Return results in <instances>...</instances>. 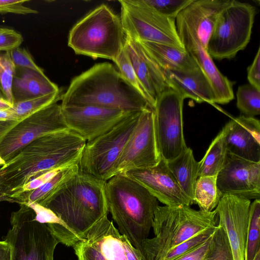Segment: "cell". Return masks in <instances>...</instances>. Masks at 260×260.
Listing matches in <instances>:
<instances>
[{
  "instance_id": "obj_33",
  "label": "cell",
  "mask_w": 260,
  "mask_h": 260,
  "mask_svg": "<svg viewBox=\"0 0 260 260\" xmlns=\"http://www.w3.org/2000/svg\"><path fill=\"white\" fill-rule=\"evenodd\" d=\"M204 260H234L226 233L217 224Z\"/></svg>"
},
{
  "instance_id": "obj_17",
  "label": "cell",
  "mask_w": 260,
  "mask_h": 260,
  "mask_svg": "<svg viewBox=\"0 0 260 260\" xmlns=\"http://www.w3.org/2000/svg\"><path fill=\"white\" fill-rule=\"evenodd\" d=\"M180 39L185 50L196 61L209 81L215 95V104H226L234 98L233 83L219 71L212 58L201 44L196 31L175 19Z\"/></svg>"
},
{
  "instance_id": "obj_38",
  "label": "cell",
  "mask_w": 260,
  "mask_h": 260,
  "mask_svg": "<svg viewBox=\"0 0 260 260\" xmlns=\"http://www.w3.org/2000/svg\"><path fill=\"white\" fill-rule=\"evenodd\" d=\"M9 52L16 68L28 69L45 74L43 69L36 64L29 52L25 48L19 47Z\"/></svg>"
},
{
  "instance_id": "obj_31",
  "label": "cell",
  "mask_w": 260,
  "mask_h": 260,
  "mask_svg": "<svg viewBox=\"0 0 260 260\" xmlns=\"http://www.w3.org/2000/svg\"><path fill=\"white\" fill-rule=\"evenodd\" d=\"M62 93L46 94L14 103L11 108L15 117L20 121L42 108L61 100Z\"/></svg>"
},
{
  "instance_id": "obj_25",
  "label": "cell",
  "mask_w": 260,
  "mask_h": 260,
  "mask_svg": "<svg viewBox=\"0 0 260 260\" xmlns=\"http://www.w3.org/2000/svg\"><path fill=\"white\" fill-rule=\"evenodd\" d=\"M139 42L163 70L188 72L199 68L196 61L185 50L151 42Z\"/></svg>"
},
{
  "instance_id": "obj_32",
  "label": "cell",
  "mask_w": 260,
  "mask_h": 260,
  "mask_svg": "<svg viewBox=\"0 0 260 260\" xmlns=\"http://www.w3.org/2000/svg\"><path fill=\"white\" fill-rule=\"evenodd\" d=\"M237 107L244 116L253 117L260 114V90L250 84L239 86Z\"/></svg>"
},
{
  "instance_id": "obj_46",
  "label": "cell",
  "mask_w": 260,
  "mask_h": 260,
  "mask_svg": "<svg viewBox=\"0 0 260 260\" xmlns=\"http://www.w3.org/2000/svg\"><path fill=\"white\" fill-rule=\"evenodd\" d=\"M13 104L6 98L0 97V110H7L13 107Z\"/></svg>"
},
{
  "instance_id": "obj_19",
  "label": "cell",
  "mask_w": 260,
  "mask_h": 260,
  "mask_svg": "<svg viewBox=\"0 0 260 260\" xmlns=\"http://www.w3.org/2000/svg\"><path fill=\"white\" fill-rule=\"evenodd\" d=\"M250 200L223 196L215 208L218 224L227 234L234 260H245Z\"/></svg>"
},
{
  "instance_id": "obj_7",
  "label": "cell",
  "mask_w": 260,
  "mask_h": 260,
  "mask_svg": "<svg viewBox=\"0 0 260 260\" xmlns=\"http://www.w3.org/2000/svg\"><path fill=\"white\" fill-rule=\"evenodd\" d=\"M11 213V228L4 240L10 245L11 260H54L59 242L47 225L35 219L34 210L26 204Z\"/></svg>"
},
{
  "instance_id": "obj_3",
  "label": "cell",
  "mask_w": 260,
  "mask_h": 260,
  "mask_svg": "<svg viewBox=\"0 0 260 260\" xmlns=\"http://www.w3.org/2000/svg\"><path fill=\"white\" fill-rule=\"evenodd\" d=\"M61 106H94L127 112L153 109L110 63L94 65L75 77L61 96Z\"/></svg>"
},
{
  "instance_id": "obj_20",
  "label": "cell",
  "mask_w": 260,
  "mask_h": 260,
  "mask_svg": "<svg viewBox=\"0 0 260 260\" xmlns=\"http://www.w3.org/2000/svg\"><path fill=\"white\" fill-rule=\"evenodd\" d=\"M123 49L154 109L157 98L164 91L170 89L164 70L153 59L139 42L126 35Z\"/></svg>"
},
{
  "instance_id": "obj_11",
  "label": "cell",
  "mask_w": 260,
  "mask_h": 260,
  "mask_svg": "<svg viewBox=\"0 0 260 260\" xmlns=\"http://www.w3.org/2000/svg\"><path fill=\"white\" fill-rule=\"evenodd\" d=\"M184 100L170 88L155 101L153 112L156 140L161 158L166 161L177 157L188 148L183 134Z\"/></svg>"
},
{
  "instance_id": "obj_28",
  "label": "cell",
  "mask_w": 260,
  "mask_h": 260,
  "mask_svg": "<svg viewBox=\"0 0 260 260\" xmlns=\"http://www.w3.org/2000/svg\"><path fill=\"white\" fill-rule=\"evenodd\" d=\"M226 131V124L212 141L203 158L199 161L198 177L217 175L221 170L228 153L225 140Z\"/></svg>"
},
{
  "instance_id": "obj_9",
  "label": "cell",
  "mask_w": 260,
  "mask_h": 260,
  "mask_svg": "<svg viewBox=\"0 0 260 260\" xmlns=\"http://www.w3.org/2000/svg\"><path fill=\"white\" fill-rule=\"evenodd\" d=\"M141 112L131 113L106 133L86 142L79 160V170L105 181L112 177L115 166Z\"/></svg>"
},
{
  "instance_id": "obj_36",
  "label": "cell",
  "mask_w": 260,
  "mask_h": 260,
  "mask_svg": "<svg viewBox=\"0 0 260 260\" xmlns=\"http://www.w3.org/2000/svg\"><path fill=\"white\" fill-rule=\"evenodd\" d=\"M114 62L118 67L119 72L122 76L134 88L143 95L150 104L149 99L137 78L132 64L126 52L124 50V49Z\"/></svg>"
},
{
  "instance_id": "obj_27",
  "label": "cell",
  "mask_w": 260,
  "mask_h": 260,
  "mask_svg": "<svg viewBox=\"0 0 260 260\" xmlns=\"http://www.w3.org/2000/svg\"><path fill=\"white\" fill-rule=\"evenodd\" d=\"M79 170L78 164H75L60 171L50 180L29 192L14 193L0 198V202L7 201L19 204L34 202L42 204L64 182Z\"/></svg>"
},
{
  "instance_id": "obj_16",
  "label": "cell",
  "mask_w": 260,
  "mask_h": 260,
  "mask_svg": "<svg viewBox=\"0 0 260 260\" xmlns=\"http://www.w3.org/2000/svg\"><path fill=\"white\" fill-rule=\"evenodd\" d=\"M61 106L69 129L87 142L106 133L132 113L94 106Z\"/></svg>"
},
{
  "instance_id": "obj_23",
  "label": "cell",
  "mask_w": 260,
  "mask_h": 260,
  "mask_svg": "<svg viewBox=\"0 0 260 260\" xmlns=\"http://www.w3.org/2000/svg\"><path fill=\"white\" fill-rule=\"evenodd\" d=\"M164 73L170 88L177 92L184 99L190 98L198 103L215 104L212 87L200 68L188 72L164 70Z\"/></svg>"
},
{
  "instance_id": "obj_51",
  "label": "cell",
  "mask_w": 260,
  "mask_h": 260,
  "mask_svg": "<svg viewBox=\"0 0 260 260\" xmlns=\"http://www.w3.org/2000/svg\"></svg>"
},
{
  "instance_id": "obj_41",
  "label": "cell",
  "mask_w": 260,
  "mask_h": 260,
  "mask_svg": "<svg viewBox=\"0 0 260 260\" xmlns=\"http://www.w3.org/2000/svg\"><path fill=\"white\" fill-rule=\"evenodd\" d=\"M64 168L55 169L51 170L46 173H45L41 175L40 176H38V177H36L29 181L26 184L23 185L21 187L17 190L16 191H15L14 193H26L30 192L38 188L42 185L44 184L49 180H50L51 178L55 176L60 171Z\"/></svg>"
},
{
  "instance_id": "obj_24",
  "label": "cell",
  "mask_w": 260,
  "mask_h": 260,
  "mask_svg": "<svg viewBox=\"0 0 260 260\" xmlns=\"http://www.w3.org/2000/svg\"><path fill=\"white\" fill-rule=\"evenodd\" d=\"M59 91L57 85L45 74L16 67L12 85L13 104Z\"/></svg>"
},
{
  "instance_id": "obj_37",
  "label": "cell",
  "mask_w": 260,
  "mask_h": 260,
  "mask_svg": "<svg viewBox=\"0 0 260 260\" xmlns=\"http://www.w3.org/2000/svg\"><path fill=\"white\" fill-rule=\"evenodd\" d=\"M160 14L175 19L178 15L193 0H144Z\"/></svg>"
},
{
  "instance_id": "obj_42",
  "label": "cell",
  "mask_w": 260,
  "mask_h": 260,
  "mask_svg": "<svg viewBox=\"0 0 260 260\" xmlns=\"http://www.w3.org/2000/svg\"><path fill=\"white\" fill-rule=\"evenodd\" d=\"M19 122L11 109L0 110V144L8 133Z\"/></svg>"
},
{
  "instance_id": "obj_45",
  "label": "cell",
  "mask_w": 260,
  "mask_h": 260,
  "mask_svg": "<svg viewBox=\"0 0 260 260\" xmlns=\"http://www.w3.org/2000/svg\"><path fill=\"white\" fill-rule=\"evenodd\" d=\"M0 260H11V248L5 240L0 241Z\"/></svg>"
},
{
  "instance_id": "obj_2",
  "label": "cell",
  "mask_w": 260,
  "mask_h": 260,
  "mask_svg": "<svg viewBox=\"0 0 260 260\" xmlns=\"http://www.w3.org/2000/svg\"><path fill=\"white\" fill-rule=\"evenodd\" d=\"M106 183L79 169L40 204L64 223L70 246L82 240L98 221L108 215Z\"/></svg>"
},
{
  "instance_id": "obj_50",
  "label": "cell",
  "mask_w": 260,
  "mask_h": 260,
  "mask_svg": "<svg viewBox=\"0 0 260 260\" xmlns=\"http://www.w3.org/2000/svg\"><path fill=\"white\" fill-rule=\"evenodd\" d=\"M0 97L5 98V96H4L3 93V92L2 91L1 85H0Z\"/></svg>"
},
{
  "instance_id": "obj_40",
  "label": "cell",
  "mask_w": 260,
  "mask_h": 260,
  "mask_svg": "<svg viewBox=\"0 0 260 260\" xmlns=\"http://www.w3.org/2000/svg\"><path fill=\"white\" fill-rule=\"evenodd\" d=\"M29 1V0H0V13H13L21 15L38 13V12L37 10L23 5L25 3Z\"/></svg>"
},
{
  "instance_id": "obj_10",
  "label": "cell",
  "mask_w": 260,
  "mask_h": 260,
  "mask_svg": "<svg viewBox=\"0 0 260 260\" xmlns=\"http://www.w3.org/2000/svg\"><path fill=\"white\" fill-rule=\"evenodd\" d=\"M120 19L125 34L138 42H151L185 50L175 19L166 17L144 0H120Z\"/></svg>"
},
{
  "instance_id": "obj_12",
  "label": "cell",
  "mask_w": 260,
  "mask_h": 260,
  "mask_svg": "<svg viewBox=\"0 0 260 260\" xmlns=\"http://www.w3.org/2000/svg\"><path fill=\"white\" fill-rule=\"evenodd\" d=\"M73 247L78 260H143L141 253L119 233L107 215Z\"/></svg>"
},
{
  "instance_id": "obj_13",
  "label": "cell",
  "mask_w": 260,
  "mask_h": 260,
  "mask_svg": "<svg viewBox=\"0 0 260 260\" xmlns=\"http://www.w3.org/2000/svg\"><path fill=\"white\" fill-rule=\"evenodd\" d=\"M68 129L61 105L54 102L17 124L1 143L0 155L7 162L35 140Z\"/></svg>"
},
{
  "instance_id": "obj_5",
  "label": "cell",
  "mask_w": 260,
  "mask_h": 260,
  "mask_svg": "<svg viewBox=\"0 0 260 260\" xmlns=\"http://www.w3.org/2000/svg\"><path fill=\"white\" fill-rule=\"evenodd\" d=\"M216 210L206 212L190 206L157 207L152 228L155 236L141 243L143 260H159L170 249L182 243L194 235L217 225Z\"/></svg>"
},
{
  "instance_id": "obj_30",
  "label": "cell",
  "mask_w": 260,
  "mask_h": 260,
  "mask_svg": "<svg viewBox=\"0 0 260 260\" xmlns=\"http://www.w3.org/2000/svg\"><path fill=\"white\" fill-rule=\"evenodd\" d=\"M259 229L260 200L255 199L249 207L245 260H253L260 250Z\"/></svg>"
},
{
  "instance_id": "obj_35",
  "label": "cell",
  "mask_w": 260,
  "mask_h": 260,
  "mask_svg": "<svg viewBox=\"0 0 260 260\" xmlns=\"http://www.w3.org/2000/svg\"><path fill=\"white\" fill-rule=\"evenodd\" d=\"M16 67L9 52H0V85L5 98L13 105L12 85Z\"/></svg>"
},
{
  "instance_id": "obj_21",
  "label": "cell",
  "mask_w": 260,
  "mask_h": 260,
  "mask_svg": "<svg viewBox=\"0 0 260 260\" xmlns=\"http://www.w3.org/2000/svg\"><path fill=\"white\" fill-rule=\"evenodd\" d=\"M227 152L253 162H260V122L244 115L232 118L226 123Z\"/></svg>"
},
{
  "instance_id": "obj_4",
  "label": "cell",
  "mask_w": 260,
  "mask_h": 260,
  "mask_svg": "<svg viewBox=\"0 0 260 260\" xmlns=\"http://www.w3.org/2000/svg\"><path fill=\"white\" fill-rule=\"evenodd\" d=\"M105 191L108 212L119 233L142 254L141 243L148 238L152 228L158 200L123 173L107 180Z\"/></svg>"
},
{
  "instance_id": "obj_49",
  "label": "cell",
  "mask_w": 260,
  "mask_h": 260,
  "mask_svg": "<svg viewBox=\"0 0 260 260\" xmlns=\"http://www.w3.org/2000/svg\"><path fill=\"white\" fill-rule=\"evenodd\" d=\"M2 171L0 168V192L1 190V181H2Z\"/></svg>"
},
{
  "instance_id": "obj_43",
  "label": "cell",
  "mask_w": 260,
  "mask_h": 260,
  "mask_svg": "<svg viewBox=\"0 0 260 260\" xmlns=\"http://www.w3.org/2000/svg\"><path fill=\"white\" fill-rule=\"evenodd\" d=\"M211 237L197 247L172 260H204L209 247Z\"/></svg>"
},
{
  "instance_id": "obj_47",
  "label": "cell",
  "mask_w": 260,
  "mask_h": 260,
  "mask_svg": "<svg viewBox=\"0 0 260 260\" xmlns=\"http://www.w3.org/2000/svg\"><path fill=\"white\" fill-rule=\"evenodd\" d=\"M6 164V162L3 159L0 155V166L3 167Z\"/></svg>"
},
{
  "instance_id": "obj_6",
  "label": "cell",
  "mask_w": 260,
  "mask_h": 260,
  "mask_svg": "<svg viewBox=\"0 0 260 260\" xmlns=\"http://www.w3.org/2000/svg\"><path fill=\"white\" fill-rule=\"evenodd\" d=\"M125 37L120 17L103 4L72 27L68 45L77 54L114 61L123 49Z\"/></svg>"
},
{
  "instance_id": "obj_39",
  "label": "cell",
  "mask_w": 260,
  "mask_h": 260,
  "mask_svg": "<svg viewBox=\"0 0 260 260\" xmlns=\"http://www.w3.org/2000/svg\"><path fill=\"white\" fill-rule=\"evenodd\" d=\"M23 41L22 36L15 30L0 28V52H9L19 47Z\"/></svg>"
},
{
  "instance_id": "obj_34",
  "label": "cell",
  "mask_w": 260,
  "mask_h": 260,
  "mask_svg": "<svg viewBox=\"0 0 260 260\" xmlns=\"http://www.w3.org/2000/svg\"><path fill=\"white\" fill-rule=\"evenodd\" d=\"M212 226L194 235L166 252L159 260H172L200 245L210 238L217 228Z\"/></svg>"
},
{
  "instance_id": "obj_15",
  "label": "cell",
  "mask_w": 260,
  "mask_h": 260,
  "mask_svg": "<svg viewBox=\"0 0 260 260\" xmlns=\"http://www.w3.org/2000/svg\"><path fill=\"white\" fill-rule=\"evenodd\" d=\"M217 186L222 197L259 199L260 162L249 161L227 153L217 175Z\"/></svg>"
},
{
  "instance_id": "obj_26",
  "label": "cell",
  "mask_w": 260,
  "mask_h": 260,
  "mask_svg": "<svg viewBox=\"0 0 260 260\" xmlns=\"http://www.w3.org/2000/svg\"><path fill=\"white\" fill-rule=\"evenodd\" d=\"M179 187L194 203V190L198 178L199 162L192 150L187 148L174 159L166 161Z\"/></svg>"
},
{
  "instance_id": "obj_22",
  "label": "cell",
  "mask_w": 260,
  "mask_h": 260,
  "mask_svg": "<svg viewBox=\"0 0 260 260\" xmlns=\"http://www.w3.org/2000/svg\"><path fill=\"white\" fill-rule=\"evenodd\" d=\"M229 0H193L176 17L196 32L203 46L207 44L217 16Z\"/></svg>"
},
{
  "instance_id": "obj_8",
  "label": "cell",
  "mask_w": 260,
  "mask_h": 260,
  "mask_svg": "<svg viewBox=\"0 0 260 260\" xmlns=\"http://www.w3.org/2000/svg\"><path fill=\"white\" fill-rule=\"evenodd\" d=\"M256 14L250 4L229 0L218 14L209 39L207 50L212 58L234 57L249 42Z\"/></svg>"
},
{
  "instance_id": "obj_18",
  "label": "cell",
  "mask_w": 260,
  "mask_h": 260,
  "mask_svg": "<svg viewBox=\"0 0 260 260\" xmlns=\"http://www.w3.org/2000/svg\"><path fill=\"white\" fill-rule=\"evenodd\" d=\"M123 174L144 186L167 206H190L193 203L181 190L166 161L162 158L153 167L133 170Z\"/></svg>"
},
{
  "instance_id": "obj_48",
  "label": "cell",
  "mask_w": 260,
  "mask_h": 260,
  "mask_svg": "<svg viewBox=\"0 0 260 260\" xmlns=\"http://www.w3.org/2000/svg\"><path fill=\"white\" fill-rule=\"evenodd\" d=\"M253 260H260V250L258 251Z\"/></svg>"
},
{
  "instance_id": "obj_14",
  "label": "cell",
  "mask_w": 260,
  "mask_h": 260,
  "mask_svg": "<svg viewBox=\"0 0 260 260\" xmlns=\"http://www.w3.org/2000/svg\"><path fill=\"white\" fill-rule=\"evenodd\" d=\"M161 158L155 134L153 110L147 108L141 112L137 124L115 166L113 176L153 167Z\"/></svg>"
},
{
  "instance_id": "obj_44",
  "label": "cell",
  "mask_w": 260,
  "mask_h": 260,
  "mask_svg": "<svg viewBox=\"0 0 260 260\" xmlns=\"http://www.w3.org/2000/svg\"><path fill=\"white\" fill-rule=\"evenodd\" d=\"M247 79L249 84L260 90V48L257 53L252 64L247 70Z\"/></svg>"
},
{
  "instance_id": "obj_1",
  "label": "cell",
  "mask_w": 260,
  "mask_h": 260,
  "mask_svg": "<svg viewBox=\"0 0 260 260\" xmlns=\"http://www.w3.org/2000/svg\"><path fill=\"white\" fill-rule=\"evenodd\" d=\"M86 142L70 129L35 140L1 168L0 198L12 194L29 181L51 170L78 164Z\"/></svg>"
},
{
  "instance_id": "obj_29",
  "label": "cell",
  "mask_w": 260,
  "mask_h": 260,
  "mask_svg": "<svg viewBox=\"0 0 260 260\" xmlns=\"http://www.w3.org/2000/svg\"><path fill=\"white\" fill-rule=\"evenodd\" d=\"M217 175L203 176L197 180L193 201L200 210L211 212L215 209L222 196L216 183Z\"/></svg>"
}]
</instances>
